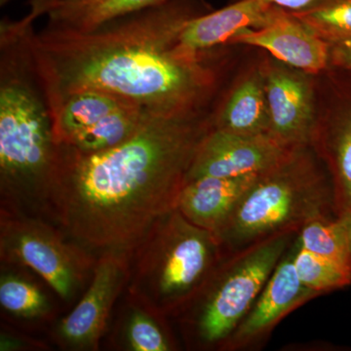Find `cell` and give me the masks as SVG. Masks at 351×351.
<instances>
[{"label":"cell","instance_id":"cell-1","mask_svg":"<svg viewBox=\"0 0 351 351\" xmlns=\"http://www.w3.org/2000/svg\"><path fill=\"white\" fill-rule=\"evenodd\" d=\"M214 110L152 113L140 130L108 151L58 145L48 221L93 253L133 252L157 219L177 208Z\"/></svg>","mask_w":351,"mask_h":351},{"label":"cell","instance_id":"cell-2","mask_svg":"<svg viewBox=\"0 0 351 351\" xmlns=\"http://www.w3.org/2000/svg\"><path fill=\"white\" fill-rule=\"evenodd\" d=\"M211 11L204 0H166L87 32L32 29L29 45L51 108L95 88L125 97L157 114L209 110L219 83L211 53H175L188 21Z\"/></svg>","mask_w":351,"mask_h":351},{"label":"cell","instance_id":"cell-3","mask_svg":"<svg viewBox=\"0 0 351 351\" xmlns=\"http://www.w3.org/2000/svg\"><path fill=\"white\" fill-rule=\"evenodd\" d=\"M38 5L0 23V209L48 219L58 147L49 101L29 36Z\"/></svg>","mask_w":351,"mask_h":351},{"label":"cell","instance_id":"cell-4","mask_svg":"<svg viewBox=\"0 0 351 351\" xmlns=\"http://www.w3.org/2000/svg\"><path fill=\"white\" fill-rule=\"evenodd\" d=\"M335 217L329 174L311 145H304L258 176L215 235L225 258Z\"/></svg>","mask_w":351,"mask_h":351},{"label":"cell","instance_id":"cell-5","mask_svg":"<svg viewBox=\"0 0 351 351\" xmlns=\"http://www.w3.org/2000/svg\"><path fill=\"white\" fill-rule=\"evenodd\" d=\"M223 258L216 235L176 208L154 221L132 252L126 291L175 319Z\"/></svg>","mask_w":351,"mask_h":351},{"label":"cell","instance_id":"cell-6","mask_svg":"<svg viewBox=\"0 0 351 351\" xmlns=\"http://www.w3.org/2000/svg\"><path fill=\"white\" fill-rule=\"evenodd\" d=\"M299 232L276 235L226 256L177 321L189 350H218L253 306Z\"/></svg>","mask_w":351,"mask_h":351},{"label":"cell","instance_id":"cell-7","mask_svg":"<svg viewBox=\"0 0 351 351\" xmlns=\"http://www.w3.org/2000/svg\"><path fill=\"white\" fill-rule=\"evenodd\" d=\"M40 217L0 209V261L32 269L64 302L75 301L98 256Z\"/></svg>","mask_w":351,"mask_h":351},{"label":"cell","instance_id":"cell-8","mask_svg":"<svg viewBox=\"0 0 351 351\" xmlns=\"http://www.w3.org/2000/svg\"><path fill=\"white\" fill-rule=\"evenodd\" d=\"M131 258L128 251L107 250L99 254L82 299L51 332V341L61 350L100 348L112 322L115 304L130 281Z\"/></svg>","mask_w":351,"mask_h":351},{"label":"cell","instance_id":"cell-9","mask_svg":"<svg viewBox=\"0 0 351 351\" xmlns=\"http://www.w3.org/2000/svg\"><path fill=\"white\" fill-rule=\"evenodd\" d=\"M269 108V134L290 149L311 145L317 101L309 73L277 60L262 68Z\"/></svg>","mask_w":351,"mask_h":351},{"label":"cell","instance_id":"cell-10","mask_svg":"<svg viewBox=\"0 0 351 351\" xmlns=\"http://www.w3.org/2000/svg\"><path fill=\"white\" fill-rule=\"evenodd\" d=\"M295 248L297 237L284 254L249 313L221 343L219 351L248 350L263 346L289 314L319 297V294L306 287L298 276L294 265Z\"/></svg>","mask_w":351,"mask_h":351},{"label":"cell","instance_id":"cell-11","mask_svg":"<svg viewBox=\"0 0 351 351\" xmlns=\"http://www.w3.org/2000/svg\"><path fill=\"white\" fill-rule=\"evenodd\" d=\"M292 149L269 135H242L214 127L196 152L186 182L203 177L261 174Z\"/></svg>","mask_w":351,"mask_h":351},{"label":"cell","instance_id":"cell-12","mask_svg":"<svg viewBox=\"0 0 351 351\" xmlns=\"http://www.w3.org/2000/svg\"><path fill=\"white\" fill-rule=\"evenodd\" d=\"M282 11L261 0H234L223 8L188 21L180 32L175 53L191 59L204 56L219 46L230 44L246 29L269 24Z\"/></svg>","mask_w":351,"mask_h":351},{"label":"cell","instance_id":"cell-13","mask_svg":"<svg viewBox=\"0 0 351 351\" xmlns=\"http://www.w3.org/2000/svg\"><path fill=\"white\" fill-rule=\"evenodd\" d=\"M230 44L262 48L277 61L309 75H318L330 64L329 43L286 11L265 27L242 32Z\"/></svg>","mask_w":351,"mask_h":351},{"label":"cell","instance_id":"cell-14","mask_svg":"<svg viewBox=\"0 0 351 351\" xmlns=\"http://www.w3.org/2000/svg\"><path fill=\"white\" fill-rule=\"evenodd\" d=\"M125 292L108 328V348L119 351L181 350L171 327L170 318Z\"/></svg>","mask_w":351,"mask_h":351},{"label":"cell","instance_id":"cell-15","mask_svg":"<svg viewBox=\"0 0 351 351\" xmlns=\"http://www.w3.org/2000/svg\"><path fill=\"white\" fill-rule=\"evenodd\" d=\"M261 174L203 177L186 182L177 209L193 225L216 234Z\"/></svg>","mask_w":351,"mask_h":351},{"label":"cell","instance_id":"cell-16","mask_svg":"<svg viewBox=\"0 0 351 351\" xmlns=\"http://www.w3.org/2000/svg\"><path fill=\"white\" fill-rule=\"evenodd\" d=\"M311 145L331 180L336 217H351V108L317 113Z\"/></svg>","mask_w":351,"mask_h":351},{"label":"cell","instance_id":"cell-17","mask_svg":"<svg viewBox=\"0 0 351 351\" xmlns=\"http://www.w3.org/2000/svg\"><path fill=\"white\" fill-rule=\"evenodd\" d=\"M215 128L242 135H269V113L262 69H258L237 85L214 110Z\"/></svg>","mask_w":351,"mask_h":351},{"label":"cell","instance_id":"cell-18","mask_svg":"<svg viewBox=\"0 0 351 351\" xmlns=\"http://www.w3.org/2000/svg\"><path fill=\"white\" fill-rule=\"evenodd\" d=\"M22 265L1 263L0 306L5 315L32 325L52 323L57 311L43 286Z\"/></svg>","mask_w":351,"mask_h":351},{"label":"cell","instance_id":"cell-19","mask_svg":"<svg viewBox=\"0 0 351 351\" xmlns=\"http://www.w3.org/2000/svg\"><path fill=\"white\" fill-rule=\"evenodd\" d=\"M166 0H53L46 27L59 31L87 32Z\"/></svg>","mask_w":351,"mask_h":351},{"label":"cell","instance_id":"cell-20","mask_svg":"<svg viewBox=\"0 0 351 351\" xmlns=\"http://www.w3.org/2000/svg\"><path fill=\"white\" fill-rule=\"evenodd\" d=\"M130 103L135 101L113 92L95 88L77 90L66 95L52 108L57 145Z\"/></svg>","mask_w":351,"mask_h":351},{"label":"cell","instance_id":"cell-21","mask_svg":"<svg viewBox=\"0 0 351 351\" xmlns=\"http://www.w3.org/2000/svg\"><path fill=\"white\" fill-rule=\"evenodd\" d=\"M152 113L138 104H128L59 145H68L83 154L108 151L133 137Z\"/></svg>","mask_w":351,"mask_h":351},{"label":"cell","instance_id":"cell-22","mask_svg":"<svg viewBox=\"0 0 351 351\" xmlns=\"http://www.w3.org/2000/svg\"><path fill=\"white\" fill-rule=\"evenodd\" d=\"M302 248L351 269V217L339 216L308 223L299 232Z\"/></svg>","mask_w":351,"mask_h":351},{"label":"cell","instance_id":"cell-23","mask_svg":"<svg viewBox=\"0 0 351 351\" xmlns=\"http://www.w3.org/2000/svg\"><path fill=\"white\" fill-rule=\"evenodd\" d=\"M294 265L302 283L317 294H327L348 287L351 284L350 269L302 248L299 234Z\"/></svg>","mask_w":351,"mask_h":351},{"label":"cell","instance_id":"cell-24","mask_svg":"<svg viewBox=\"0 0 351 351\" xmlns=\"http://www.w3.org/2000/svg\"><path fill=\"white\" fill-rule=\"evenodd\" d=\"M293 15L328 43L351 39V0H321L304 12Z\"/></svg>","mask_w":351,"mask_h":351},{"label":"cell","instance_id":"cell-25","mask_svg":"<svg viewBox=\"0 0 351 351\" xmlns=\"http://www.w3.org/2000/svg\"><path fill=\"white\" fill-rule=\"evenodd\" d=\"M49 346L43 341L32 338L29 335L24 334L2 324L0 332V350L22 351V350H47Z\"/></svg>","mask_w":351,"mask_h":351},{"label":"cell","instance_id":"cell-26","mask_svg":"<svg viewBox=\"0 0 351 351\" xmlns=\"http://www.w3.org/2000/svg\"><path fill=\"white\" fill-rule=\"evenodd\" d=\"M329 45L330 63L351 69V39L331 41Z\"/></svg>","mask_w":351,"mask_h":351},{"label":"cell","instance_id":"cell-27","mask_svg":"<svg viewBox=\"0 0 351 351\" xmlns=\"http://www.w3.org/2000/svg\"><path fill=\"white\" fill-rule=\"evenodd\" d=\"M288 13H301L319 3L321 0H261Z\"/></svg>","mask_w":351,"mask_h":351},{"label":"cell","instance_id":"cell-28","mask_svg":"<svg viewBox=\"0 0 351 351\" xmlns=\"http://www.w3.org/2000/svg\"><path fill=\"white\" fill-rule=\"evenodd\" d=\"M13 0H0V6L4 7L6 6L7 4L10 3V2H12Z\"/></svg>","mask_w":351,"mask_h":351}]
</instances>
